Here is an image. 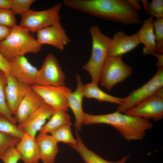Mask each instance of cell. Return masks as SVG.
Listing matches in <instances>:
<instances>
[{
	"label": "cell",
	"instance_id": "obj_1",
	"mask_svg": "<svg viewBox=\"0 0 163 163\" xmlns=\"http://www.w3.org/2000/svg\"><path fill=\"white\" fill-rule=\"evenodd\" d=\"M67 7L93 16L123 24L141 23L140 15L123 0H64Z\"/></svg>",
	"mask_w": 163,
	"mask_h": 163
},
{
	"label": "cell",
	"instance_id": "obj_2",
	"mask_svg": "<svg viewBox=\"0 0 163 163\" xmlns=\"http://www.w3.org/2000/svg\"><path fill=\"white\" fill-rule=\"evenodd\" d=\"M105 124L113 127L128 141L142 140L152 123L148 120L123 114L117 111L106 114L94 115L85 113L83 124Z\"/></svg>",
	"mask_w": 163,
	"mask_h": 163
},
{
	"label": "cell",
	"instance_id": "obj_3",
	"mask_svg": "<svg viewBox=\"0 0 163 163\" xmlns=\"http://www.w3.org/2000/svg\"><path fill=\"white\" fill-rule=\"evenodd\" d=\"M42 49L30 32L17 24L8 36L0 43V51L8 61L28 53H37Z\"/></svg>",
	"mask_w": 163,
	"mask_h": 163
},
{
	"label": "cell",
	"instance_id": "obj_4",
	"mask_svg": "<svg viewBox=\"0 0 163 163\" xmlns=\"http://www.w3.org/2000/svg\"><path fill=\"white\" fill-rule=\"evenodd\" d=\"M89 33L92 40L91 52L89 60L82 68L89 73L91 82L98 84L101 69L108 56L111 38L104 34L97 25L91 26Z\"/></svg>",
	"mask_w": 163,
	"mask_h": 163
},
{
	"label": "cell",
	"instance_id": "obj_5",
	"mask_svg": "<svg viewBox=\"0 0 163 163\" xmlns=\"http://www.w3.org/2000/svg\"><path fill=\"white\" fill-rule=\"evenodd\" d=\"M133 71L132 67L123 61L122 56H108L101 71L99 83L110 91L115 85L130 76Z\"/></svg>",
	"mask_w": 163,
	"mask_h": 163
},
{
	"label": "cell",
	"instance_id": "obj_6",
	"mask_svg": "<svg viewBox=\"0 0 163 163\" xmlns=\"http://www.w3.org/2000/svg\"><path fill=\"white\" fill-rule=\"evenodd\" d=\"M62 4L58 3L46 10L35 11L30 10L21 15L19 26L30 32L39 30L60 21L59 15Z\"/></svg>",
	"mask_w": 163,
	"mask_h": 163
},
{
	"label": "cell",
	"instance_id": "obj_7",
	"mask_svg": "<svg viewBox=\"0 0 163 163\" xmlns=\"http://www.w3.org/2000/svg\"><path fill=\"white\" fill-rule=\"evenodd\" d=\"M163 86V68L158 69L155 75L146 83L131 92L119 105L117 110L124 113L149 98Z\"/></svg>",
	"mask_w": 163,
	"mask_h": 163
},
{
	"label": "cell",
	"instance_id": "obj_8",
	"mask_svg": "<svg viewBox=\"0 0 163 163\" xmlns=\"http://www.w3.org/2000/svg\"><path fill=\"white\" fill-rule=\"evenodd\" d=\"M65 75L55 56L49 53L38 69L35 84L40 85H65Z\"/></svg>",
	"mask_w": 163,
	"mask_h": 163
},
{
	"label": "cell",
	"instance_id": "obj_9",
	"mask_svg": "<svg viewBox=\"0 0 163 163\" xmlns=\"http://www.w3.org/2000/svg\"><path fill=\"white\" fill-rule=\"evenodd\" d=\"M31 88L40 96L44 103L54 110H68V99L72 92L69 88L65 86L36 85L31 86Z\"/></svg>",
	"mask_w": 163,
	"mask_h": 163
},
{
	"label": "cell",
	"instance_id": "obj_10",
	"mask_svg": "<svg viewBox=\"0 0 163 163\" xmlns=\"http://www.w3.org/2000/svg\"><path fill=\"white\" fill-rule=\"evenodd\" d=\"M124 113L147 120H160L163 118V96L155 93Z\"/></svg>",
	"mask_w": 163,
	"mask_h": 163
},
{
	"label": "cell",
	"instance_id": "obj_11",
	"mask_svg": "<svg viewBox=\"0 0 163 163\" xmlns=\"http://www.w3.org/2000/svg\"><path fill=\"white\" fill-rule=\"evenodd\" d=\"M37 32L36 39L42 46L49 45L63 50L70 42L60 21L44 28Z\"/></svg>",
	"mask_w": 163,
	"mask_h": 163
},
{
	"label": "cell",
	"instance_id": "obj_12",
	"mask_svg": "<svg viewBox=\"0 0 163 163\" xmlns=\"http://www.w3.org/2000/svg\"><path fill=\"white\" fill-rule=\"evenodd\" d=\"M54 109L44 102L41 104L22 123L18 126L24 133L35 138L37 132L50 119Z\"/></svg>",
	"mask_w": 163,
	"mask_h": 163
},
{
	"label": "cell",
	"instance_id": "obj_13",
	"mask_svg": "<svg viewBox=\"0 0 163 163\" xmlns=\"http://www.w3.org/2000/svg\"><path fill=\"white\" fill-rule=\"evenodd\" d=\"M7 83L5 89V98L8 109L13 116L15 114L19 104L31 86L18 80L9 72L6 74Z\"/></svg>",
	"mask_w": 163,
	"mask_h": 163
},
{
	"label": "cell",
	"instance_id": "obj_14",
	"mask_svg": "<svg viewBox=\"0 0 163 163\" xmlns=\"http://www.w3.org/2000/svg\"><path fill=\"white\" fill-rule=\"evenodd\" d=\"M8 61L10 72L18 80L30 86L35 84L38 69L24 56L14 58Z\"/></svg>",
	"mask_w": 163,
	"mask_h": 163
},
{
	"label": "cell",
	"instance_id": "obj_15",
	"mask_svg": "<svg viewBox=\"0 0 163 163\" xmlns=\"http://www.w3.org/2000/svg\"><path fill=\"white\" fill-rule=\"evenodd\" d=\"M140 44L137 33L128 35L122 31L116 33L109 43L108 56H122Z\"/></svg>",
	"mask_w": 163,
	"mask_h": 163
},
{
	"label": "cell",
	"instance_id": "obj_16",
	"mask_svg": "<svg viewBox=\"0 0 163 163\" xmlns=\"http://www.w3.org/2000/svg\"><path fill=\"white\" fill-rule=\"evenodd\" d=\"M77 85L74 91L72 92L69 95L68 103L69 108L72 111L75 119V129L80 131L83 124V121L85 112L82 107V102L84 96L83 84L80 76H76Z\"/></svg>",
	"mask_w": 163,
	"mask_h": 163
},
{
	"label": "cell",
	"instance_id": "obj_17",
	"mask_svg": "<svg viewBox=\"0 0 163 163\" xmlns=\"http://www.w3.org/2000/svg\"><path fill=\"white\" fill-rule=\"evenodd\" d=\"M43 102L40 96L31 88L16 110L14 117L17 123L19 125L23 123Z\"/></svg>",
	"mask_w": 163,
	"mask_h": 163
},
{
	"label": "cell",
	"instance_id": "obj_18",
	"mask_svg": "<svg viewBox=\"0 0 163 163\" xmlns=\"http://www.w3.org/2000/svg\"><path fill=\"white\" fill-rule=\"evenodd\" d=\"M40 155V160L43 163H55L59 152L58 143L50 135L39 133L35 138Z\"/></svg>",
	"mask_w": 163,
	"mask_h": 163
},
{
	"label": "cell",
	"instance_id": "obj_19",
	"mask_svg": "<svg viewBox=\"0 0 163 163\" xmlns=\"http://www.w3.org/2000/svg\"><path fill=\"white\" fill-rule=\"evenodd\" d=\"M153 17L145 20L137 33L140 43L144 45L142 51L145 55L157 53L156 43L153 24Z\"/></svg>",
	"mask_w": 163,
	"mask_h": 163
},
{
	"label": "cell",
	"instance_id": "obj_20",
	"mask_svg": "<svg viewBox=\"0 0 163 163\" xmlns=\"http://www.w3.org/2000/svg\"><path fill=\"white\" fill-rule=\"evenodd\" d=\"M15 147L24 163H39L40 155L35 138L24 133Z\"/></svg>",
	"mask_w": 163,
	"mask_h": 163
},
{
	"label": "cell",
	"instance_id": "obj_21",
	"mask_svg": "<svg viewBox=\"0 0 163 163\" xmlns=\"http://www.w3.org/2000/svg\"><path fill=\"white\" fill-rule=\"evenodd\" d=\"M75 129L76 144L70 145L79 154L84 163H125L129 156L127 155L115 161H107L104 159L94 152L89 149L83 142Z\"/></svg>",
	"mask_w": 163,
	"mask_h": 163
},
{
	"label": "cell",
	"instance_id": "obj_22",
	"mask_svg": "<svg viewBox=\"0 0 163 163\" xmlns=\"http://www.w3.org/2000/svg\"><path fill=\"white\" fill-rule=\"evenodd\" d=\"M98 85L92 82L84 85L85 97L93 98L100 101H105L117 104L118 105L123 102L124 98H120L110 95L101 89Z\"/></svg>",
	"mask_w": 163,
	"mask_h": 163
},
{
	"label": "cell",
	"instance_id": "obj_23",
	"mask_svg": "<svg viewBox=\"0 0 163 163\" xmlns=\"http://www.w3.org/2000/svg\"><path fill=\"white\" fill-rule=\"evenodd\" d=\"M67 111L62 110H55L49 121L39 131V133H50L64 125L72 124L71 117Z\"/></svg>",
	"mask_w": 163,
	"mask_h": 163
},
{
	"label": "cell",
	"instance_id": "obj_24",
	"mask_svg": "<svg viewBox=\"0 0 163 163\" xmlns=\"http://www.w3.org/2000/svg\"><path fill=\"white\" fill-rule=\"evenodd\" d=\"M7 80L6 74L0 70V114L7 118L13 124L17 122L8 107L5 98V89Z\"/></svg>",
	"mask_w": 163,
	"mask_h": 163
},
{
	"label": "cell",
	"instance_id": "obj_25",
	"mask_svg": "<svg viewBox=\"0 0 163 163\" xmlns=\"http://www.w3.org/2000/svg\"><path fill=\"white\" fill-rule=\"evenodd\" d=\"M72 124L64 125L50 133L51 135L58 142H62L70 145L77 143L76 138L74 137L71 131Z\"/></svg>",
	"mask_w": 163,
	"mask_h": 163
},
{
	"label": "cell",
	"instance_id": "obj_26",
	"mask_svg": "<svg viewBox=\"0 0 163 163\" xmlns=\"http://www.w3.org/2000/svg\"><path fill=\"white\" fill-rule=\"evenodd\" d=\"M0 132L20 139L24 134L18 126L12 123L0 114Z\"/></svg>",
	"mask_w": 163,
	"mask_h": 163
},
{
	"label": "cell",
	"instance_id": "obj_27",
	"mask_svg": "<svg viewBox=\"0 0 163 163\" xmlns=\"http://www.w3.org/2000/svg\"><path fill=\"white\" fill-rule=\"evenodd\" d=\"M146 14L157 18H163V0H141Z\"/></svg>",
	"mask_w": 163,
	"mask_h": 163
},
{
	"label": "cell",
	"instance_id": "obj_28",
	"mask_svg": "<svg viewBox=\"0 0 163 163\" xmlns=\"http://www.w3.org/2000/svg\"><path fill=\"white\" fill-rule=\"evenodd\" d=\"M153 24L156 43L157 53H163V18L154 20Z\"/></svg>",
	"mask_w": 163,
	"mask_h": 163
},
{
	"label": "cell",
	"instance_id": "obj_29",
	"mask_svg": "<svg viewBox=\"0 0 163 163\" xmlns=\"http://www.w3.org/2000/svg\"><path fill=\"white\" fill-rule=\"evenodd\" d=\"M35 0H11V10L14 14L21 16L30 10L31 5Z\"/></svg>",
	"mask_w": 163,
	"mask_h": 163
},
{
	"label": "cell",
	"instance_id": "obj_30",
	"mask_svg": "<svg viewBox=\"0 0 163 163\" xmlns=\"http://www.w3.org/2000/svg\"><path fill=\"white\" fill-rule=\"evenodd\" d=\"M20 140L0 132V159L2 160L5 151L9 148L16 146Z\"/></svg>",
	"mask_w": 163,
	"mask_h": 163
},
{
	"label": "cell",
	"instance_id": "obj_31",
	"mask_svg": "<svg viewBox=\"0 0 163 163\" xmlns=\"http://www.w3.org/2000/svg\"><path fill=\"white\" fill-rule=\"evenodd\" d=\"M15 15L11 9L0 8V24L11 28L17 24Z\"/></svg>",
	"mask_w": 163,
	"mask_h": 163
},
{
	"label": "cell",
	"instance_id": "obj_32",
	"mask_svg": "<svg viewBox=\"0 0 163 163\" xmlns=\"http://www.w3.org/2000/svg\"><path fill=\"white\" fill-rule=\"evenodd\" d=\"M21 160V156L15 146L9 148L5 151L2 159L4 163H18Z\"/></svg>",
	"mask_w": 163,
	"mask_h": 163
},
{
	"label": "cell",
	"instance_id": "obj_33",
	"mask_svg": "<svg viewBox=\"0 0 163 163\" xmlns=\"http://www.w3.org/2000/svg\"><path fill=\"white\" fill-rule=\"evenodd\" d=\"M0 70L6 74L10 72L9 61L2 55L0 51Z\"/></svg>",
	"mask_w": 163,
	"mask_h": 163
},
{
	"label": "cell",
	"instance_id": "obj_34",
	"mask_svg": "<svg viewBox=\"0 0 163 163\" xmlns=\"http://www.w3.org/2000/svg\"><path fill=\"white\" fill-rule=\"evenodd\" d=\"M11 30V28L0 24V43L8 36Z\"/></svg>",
	"mask_w": 163,
	"mask_h": 163
},
{
	"label": "cell",
	"instance_id": "obj_35",
	"mask_svg": "<svg viewBox=\"0 0 163 163\" xmlns=\"http://www.w3.org/2000/svg\"><path fill=\"white\" fill-rule=\"evenodd\" d=\"M126 1L135 10L138 11L142 10V7L138 1L137 0H127Z\"/></svg>",
	"mask_w": 163,
	"mask_h": 163
},
{
	"label": "cell",
	"instance_id": "obj_36",
	"mask_svg": "<svg viewBox=\"0 0 163 163\" xmlns=\"http://www.w3.org/2000/svg\"><path fill=\"white\" fill-rule=\"evenodd\" d=\"M11 0H0V8L10 9Z\"/></svg>",
	"mask_w": 163,
	"mask_h": 163
},
{
	"label": "cell",
	"instance_id": "obj_37",
	"mask_svg": "<svg viewBox=\"0 0 163 163\" xmlns=\"http://www.w3.org/2000/svg\"><path fill=\"white\" fill-rule=\"evenodd\" d=\"M153 56L156 57L158 59L156 64L157 67L158 69L163 68V54H155Z\"/></svg>",
	"mask_w": 163,
	"mask_h": 163
}]
</instances>
